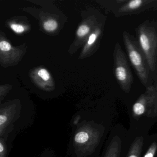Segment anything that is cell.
Masks as SVG:
<instances>
[{"mask_svg": "<svg viewBox=\"0 0 157 157\" xmlns=\"http://www.w3.org/2000/svg\"><path fill=\"white\" fill-rule=\"evenodd\" d=\"M77 116L72 124L74 128L71 144V153L74 157H89L98 147L104 135L105 127L94 120L87 121Z\"/></svg>", "mask_w": 157, "mask_h": 157, "instance_id": "obj_1", "label": "cell"}, {"mask_svg": "<svg viewBox=\"0 0 157 157\" xmlns=\"http://www.w3.org/2000/svg\"><path fill=\"white\" fill-rule=\"evenodd\" d=\"M139 42L141 51L151 70H154L157 53V35L154 30L147 26L139 28Z\"/></svg>", "mask_w": 157, "mask_h": 157, "instance_id": "obj_2", "label": "cell"}, {"mask_svg": "<svg viewBox=\"0 0 157 157\" xmlns=\"http://www.w3.org/2000/svg\"><path fill=\"white\" fill-rule=\"evenodd\" d=\"M115 75L122 90L129 93L133 82V77L124 54L119 44L114 50Z\"/></svg>", "mask_w": 157, "mask_h": 157, "instance_id": "obj_3", "label": "cell"}, {"mask_svg": "<svg viewBox=\"0 0 157 157\" xmlns=\"http://www.w3.org/2000/svg\"><path fill=\"white\" fill-rule=\"evenodd\" d=\"M124 42L129 60L135 68L137 74L142 83L146 84L148 81V72L145 59L135 43L126 33L123 34Z\"/></svg>", "mask_w": 157, "mask_h": 157, "instance_id": "obj_4", "label": "cell"}, {"mask_svg": "<svg viewBox=\"0 0 157 157\" xmlns=\"http://www.w3.org/2000/svg\"><path fill=\"white\" fill-rule=\"evenodd\" d=\"M157 97V84L150 86L141 94L132 106V113L135 118H138L146 114L149 117Z\"/></svg>", "mask_w": 157, "mask_h": 157, "instance_id": "obj_5", "label": "cell"}, {"mask_svg": "<svg viewBox=\"0 0 157 157\" xmlns=\"http://www.w3.org/2000/svg\"><path fill=\"white\" fill-rule=\"evenodd\" d=\"M17 110L11 106L1 108L0 110V136L11 134L14 128L13 124L20 117Z\"/></svg>", "mask_w": 157, "mask_h": 157, "instance_id": "obj_6", "label": "cell"}, {"mask_svg": "<svg viewBox=\"0 0 157 157\" xmlns=\"http://www.w3.org/2000/svg\"><path fill=\"white\" fill-rule=\"evenodd\" d=\"M122 141L118 136H115L108 144L103 157H120Z\"/></svg>", "mask_w": 157, "mask_h": 157, "instance_id": "obj_7", "label": "cell"}, {"mask_svg": "<svg viewBox=\"0 0 157 157\" xmlns=\"http://www.w3.org/2000/svg\"><path fill=\"white\" fill-rule=\"evenodd\" d=\"M144 145V138L137 136L129 147L126 157H140Z\"/></svg>", "mask_w": 157, "mask_h": 157, "instance_id": "obj_8", "label": "cell"}, {"mask_svg": "<svg viewBox=\"0 0 157 157\" xmlns=\"http://www.w3.org/2000/svg\"><path fill=\"white\" fill-rule=\"evenodd\" d=\"M146 2L143 0H132L124 4L120 9V11L121 12H127L137 10L142 7Z\"/></svg>", "mask_w": 157, "mask_h": 157, "instance_id": "obj_9", "label": "cell"}, {"mask_svg": "<svg viewBox=\"0 0 157 157\" xmlns=\"http://www.w3.org/2000/svg\"><path fill=\"white\" fill-rule=\"evenodd\" d=\"M10 134L0 136V157H8L9 156L10 148L8 143V138Z\"/></svg>", "mask_w": 157, "mask_h": 157, "instance_id": "obj_10", "label": "cell"}, {"mask_svg": "<svg viewBox=\"0 0 157 157\" xmlns=\"http://www.w3.org/2000/svg\"><path fill=\"white\" fill-rule=\"evenodd\" d=\"M44 28L46 31L52 32L55 31L58 27V24L56 21L53 20H48L44 23Z\"/></svg>", "mask_w": 157, "mask_h": 157, "instance_id": "obj_11", "label": "cell"}, {"mask_svg": "<svg viewBox=\"0 0 157 157\" xmlns=\"http://www.w3.org/2000/svg\"><path fill=\"white\" fill-rule=\"evenodd\" d=\"M157 151V143H151L143 157H154Z\"/></svg>", "mask_w": 157, "mask_h": 157, "instance_id": "obj_12", "label": "cell"}, {"mask_svg": "<svg viewBox=\"0 0 157 157\" xmlns=\"http://www.w3.org/2000/svg\"><path fill=\"white\" fill-rule=\"evenodd\" d=\"M89 31H90V28L87 25H81L79 28L77 32V34L79 36H83L89 33Z\"/></svg>", "mask_w": 157, "mask_h": 157, "instance_id": "obj_13", "label": "cell"}, {"mask_svg": "<svg viewBox=\"0 0 157 157\" xmlns=\"http://www.w3.org/2000/svg\"><path fill=\"white\" fill-rule=\"evenodd\" d=\"M38 75H39L40 78H41L43 79L44 81L48 80L50 78L49 73L46 70L44 69H42L38 71Z\"/></svg>", "mask_w": 157, "mask_h": 157, "instance_id": "obj_14", "label": "cell"}, {"mask_svg": "<svg viewBox=\"0 0 157 157\" xmlns=\"http://www.w3.org/2000/svg\"><path fill=\"white\" fill-rule=\"evenodd\" d=\"M11 28L12 29L14 32L18 33H23L24 31V28L21 25L16 24H12L11 25Z\"/></svg>", "mask_w": 157, "mask_h": 157, "instance_id": "obj_15", "label": "cell"}, {"mask_svg": "<svg viewBox=\"0 0 157 157\" xmlns=\"http://www.w3.org/2000/svg\"><path fill=\"white\" fill-rule=\"evenodd\" d=\"M11 48V45L6 41H2L0 43V49L3 51H9Z\"/></svg>", "mask_w": 157, "mask_h": 157, "instance_id": "obj_16", "label": "cell"}, {"mask_svg": "<svg viewBox=\"0 0 157 157\" xmlns=\"http://www.w3.org/2000/svg\"><path fill=\"white\" fill-rule=\"evenodd\" d=\"M100 33V32L99 31H97L95 33L92 34L90 36V38H89V40H88V44L89 45H91L93 44L95 42L96 40V38H97L98 35Z\"/></svg>", "mask_w": 157, "mask_h": 157, "instance_id": "obj_17", "label": "cell"}, {"mask_svg": "<svg viewBox=\"0 0 157 157\" xmlns=\"http://www.w3.org/2000/svg\"><path fill=\"white\" fill-rule=\"evenodd\" d=\"M156 116H157V97L149 117H155Z\"/></svg>", "mask_w": 157, "mask_h": 157, "instance_id": "obj_18", "label": "cell"}, {"mask_svg": "<svg viewBox=\"0 0 157 157\" xmlns=\"http://www.w3.org/2000/svg\"><path fill=\"white\" fill-rule=\"evenodd\" d=\"M56 155H55L53 152L50 151L48 150L47 151H45L43 153L41 157H56Z\"/></svg>", "mask_w": 157, "mask_h": 157, "instance_id": "obj_19", "label": "cell"}]
</instances>
